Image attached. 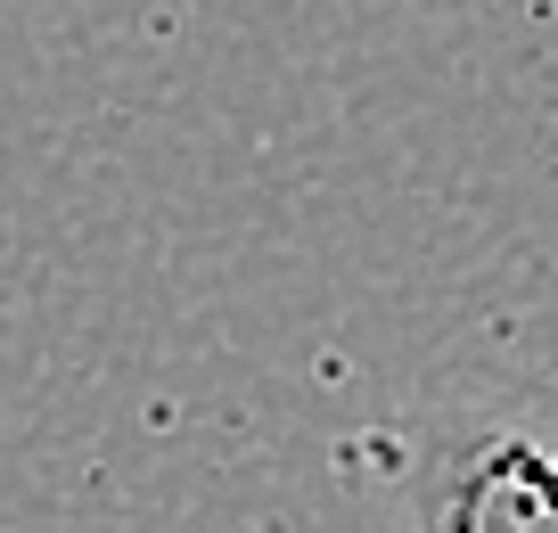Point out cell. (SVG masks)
<instances>
[{"label": "cell", "instance_id": "1", "mask_svg": "<svg viewBox=\"0 0 558 533\" xmlns=\"http://www.w3.org/2000/svg\"><path fill=\"white\" fill-rule=\"evenodd\" d=\"M411 517L444 533H542L558 525V435L469 427L411 476Z\"/></svg>", "mask_w": 558, "mask_h": 533}]
</instances>
